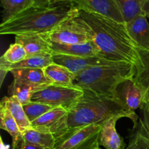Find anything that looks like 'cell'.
I'll use <instances>...</instances> for the list:
<instances>
[{
  "label": "cell",
  "instance_id": "16",
  "mask_svg": "<svg viewBox=\"0 0 149 149\" xmlns=\"http://www.w3.org/2000/svg\"><path fill=\"white\" fill-rule=\"evenodd\" d=\"M2 6V21H7L22 12L33 7L52 5L47 0H1Z\"/></svg>",
  "mask_w": 149,
  "mask_h": 149
},
{
  "label": "cell",
  "instance_id": "28",
  "mask_svg": "<svg viewBox=\"0 0 149 149\" xmlns=\"http://www.w3.org/2000/svg\"><path fill=\"white\" fill-rule=\"evenodd\" d=\"M125 149H149V138L138 131Z\"/></svg>",
  "mask_w": 149,
  "mask_h": 149
},
{
  "label": "cell",
  "instance_id": "35",
  "mask_svg": "<svg viewBox=\"0 0 149 149\" xmlns=\"http://www.w3.org/2000/svg\"><path fill=\"white\" fill-rule=\"evenodd\" d=\"M97 149H101V148H100V146H99V147H98V148H97Z\"/></svg>",
  "mask_w": 149,
  "mask_h": 149
},
{
  "label": "cell",
  "instance_id": "23",
  "mask_svg": "<svg viewBox=\"0 0 149 149\" xmlns=\"http://www.w3.org/2000/svg\"><path fill=\"white\" fill-rule=\"evenodd\" d=\"M1 101L5 104L7 109L11 113L12 116L17 122L20 132L23 133L27 130L31 128V123L29 122L23 110V105L18 99L15 96L4 97Z\"/></svg>",
  "mask_w": 149,
  "mask_h": 149
},
{
  "label": "cell",
  "instance_id": "33",
  "mask_svg": "<svg viewBox=\"0 0 149 149\" xmlns=\"http://www.w3.org/2000/svg\"><path fill=\"white\" fill-rule=\"evenodd\" d=\"M1 149H10V146L7 145H4V143H3L2 141H1Z\"/></svg>",
  "mask_w": 149,
  "mask_h": 149
},
{
  "label": "cell",
  "instance_id": "21",
  "mask_svg": "<svg viewBox=\"0 0 149 149\" xmlns=\"http://www.w3.org/2000/svg\"><path fill=\"white\" fill-rule=\"evenodd\" d=\"M44 71L51 84L64 87H74V74L65 67L53 63L44 68Z\"/></svg>",
  "mask_w": 149,
  "mask_h": 149
},
{
  "label": "cell",
  "instance_id": "6",
  "mask_svg": "<svg viewBox=\"0 0 149 149\" xmlns=\"http://www.w3.org/2000/svg\"><path fill=\"white\" fill-rule=\"evenodd\" d=\"M102 124H92L69 129L57 138L53 149H93L100 146Z\"/></svg>",
  "mask_w": 149,
  "mask_h": 149
},
{
  "label": "cell",
  "instance_id": "14",
  "mask_svg": "<svg viewBox=\"0 0 149 149\" xmlns=\"http://www.w3.org/2000/svg\"><path fill=\"white\" fill-rule=\"evenodd\" d=\"M122 118H125V116L116 115L102 123L99 135L100 146L106 149H125L123 138H121L116 129V122Z\"/></svg>",
  "mask_w": 149,
  "mask_h": 149
},
{
  "label": "cell",
  "instance_id": "4",
  "mask_svg": "<svg viewBox=\"0 0 149 149\" xmlns=\"http://www.w3.org/2000/svg\"><path fill=\"white\" fill-rule=\"evenodd\" d=\"M134 71V64L130 63L112 62L95 65L74 75L73 85L113 98L116 86L122 80L133 77Z\"/></svg>",
  "mask_w": 149,
  "mask_h": 149
},
{
  "label": "cell",
  "instance_id": "22",
  "mask_svg": "<svg viewBox=\"0 0 149 149\" xmlns=\"http://www.w3.org/2000/svg\"><path fill=\"white\" fill-rule=\"evenodd\" d=\"M49 84H33L13 81L9 87L10 96L17 97L23 106L30 103L35 93L45 88Z\"/></svg>",
  "mask_w": 149,
  "mask_h": 149
},
{
  "label": "cell",
  "instance_id": "29",
  "mask_svg": "<svg viewBox=\"0 0 149 149\" xmlns=\"http://www.w3.org/2000/svg\"><path fill=\"white\" fill-rule=\"evenodd\" d=\"M143 119L140 120L139 132L149 138V104H143L142 107Z\"/></svg>",
  "mask_w": 149,
  "mask_h": 149
},
{
  "label": "cell",
  "instance_id": "10",
  "mask_svg": "<svg viewBox=\"0 0 149 149\" xmlns=\"http://www.w3.org/2000/svg\"><path fill=\"white\" fill-rule=\"evenodd\" d=\"M71 2L78 10L95 13L119 23H125L114 0H71Z\"/></svg>",
  "mask_w": 149,
  "mask_h": 149
},
{
  "label": "cell",
  "instance_id": "24",
  "mask_svg": "<svg viewBox=\"0 0 149 149\" xmlns=\"http://www.w3.org/2000/svg\"><path fill=\"white\" fill-rule=\"evenodd\" d=\"M22 134L23 141L26 143L49 149H53L55 146L56 140L54 135L49 132H42L30 128Z\"/></svg>",
  "mask_w": 149,
  "mask_h": 149
},
{
  "label": "cell",
  "instance_id": "13",
  "mask_svg": "<svg viewBox=\"0 0 149 149\" xmlns=\"http://www.w3.org/2000/svg\"><path fill=\"white\" fill-rule=\"evenodd\" d=\"M138 60L134 64L133 79L144 95L143 104H149V51L137 47Z\"/></svg>",
  "mask_w": 149,
  "mask_h": 149
},
{
  "label": "cell",
  "instance_id": "20",
  "mask_svg": "<svg viewBox=\"0 0 149 149\" xmlns=\"http://www.w3.org/2000/svg\"><path fill=\"white\" fill-rule=\"evenodd\" d=\"M15 81L33 84H52L41 68H15L10 71Z\"/></svg>",
  "mask_w": 149,
  "mask_h": 149
},
{
  "label": "cell",
  "instance_id": "2",
  "mask_svg": "<svg viewBox=\"0 0 149 149\" xmlns=\"http://www.w3.org/2000/svg\"><path fill=\"white\" fill-rule=\"evenodd\" d=\"M79 10L71 1L29 8L0 25L2 35H43L49 33Z\"/></svg>",
  "mask_w": 149,
  "mask_h": 149
},
{
  "label": "cell",
  "instance_id": "7",
  "mask_svg": "<svg viewBox=\"0 0 149 149\" xmlns=\"http://www.w3.org/2000/svg\"><path fill=\"white\" fill-rule=\"evenodd\" d=\"M84 93V90L75 87L49 84L33 95L31 102L44 103L52 108L63 107L67 110Z\"/></svg>",
  "mask_w": 149,
  "mask_h": 149
},
{
  "label": "cell",
  "instance_id": "11",
  "mask_svg": "<svg viewBox=\"0 0 149 149\" xmlns=\"http://www.w3.org/2000/svg\"><path fill=\"white\" fill-rule=\"evenodd\" d=\"M52 55L54 63L65 67L74 75L90 67L112 63L100 57H79L61 54Z\"/></svg>",
  "mask_w": 149,
  "mask_h": 149
},
{
  "label": "cell",
  "instance_id": "12",
  "mask_svg": "<svg viewBox=\"0 0 149 149\" xmlns=\"http://www.w3.org/2000/svg\"><path fill=\"white\" fill-rule=\"evenodd\" d=\"M47 41L50 45L52 55L61 54L79 57H100L99 49L93 41L79 44H63Z\"/></svg>",
  "mask_w": 149,
  "mask_h": 149
},
{
  "label": "cell",
  "instance_id": "31",
  "mask_svg": "<svg viewBox=\"0 0 149 149\" xmlns=\"http://www.w3.org/2000/svg\"><path fill=\"white\" fill-rule=\"evenodd\" d=\"M143 13H144L149 21V0H147L143 7Z\"/></svg>",
  "mask_w": 149,
  "mask_h": 149
},
{
  "label": "cell",
  "instance_id": "25",
  "mask_svg": "<svg viewBox=\"0 0 149 149\" xmlns=\"http://www.w3.org/2000/svg\"><path fill=\"white\" fill-rule=\"evenodd\" d=\"M123 16L125 23H128L142 14L143 7L147 0H114Z\"/></svg>",
  "mask_w": 149,
  "mask_h": 149
},
{
  "label": "cell",
  "instance_id": "26",
  "mask_svg": "<svg viewBox=\"0 0 149 149\" xmlns=\"http://www.w3.org/2000/svg\"><path fill=\"white\" fill-rule=\"evenodd\" d=\"M27 57V53L24 48L19 44L15 42L10 45L4 55L1 56L0 63L13 65L23 61Z\"/></svg>",
  "mask_w": 149,
  "mask_h": 149
},
{
  "label": "cell",
  "instance_id": "15",
  "mask_svg": "<svg viewBox=\"0 0 149 149\" xmlns=\"http://www.w3.org/2000/svg\"><path fill=\"white\" fill-rule=\"evenodd\" d=\"M125 25L130 36L137 47L149 51V21L144 13Z\"/></svg>",
  "mask_w": 149,
  "mask_h": 149
},
{
  "label": "cell",
  "instance_id": "30",
  "mask_svg": "<svg viewBox=\"0 0 149 149\" xmlns=\"http://www.w3.org/2000/svg\"><path fill=\"white\" fill-rule=\"evenodd\" d=\"M16 149H49V148H42V147L30 145V144L26 143L24 141H22L21 142H20V143L18 145V146L16 148Z\"/></svg>",
  "mask_w": 149,
  "mask_h": 149
},
{
  "label": "cell",
  "instance_id": "34",
  "mask_svg": "<svg viewBox=\"0 0 149 149\" xmlns=\"http://www.w3.org/2000/svg\"><path fill=\"white\" fill-rule=\"evenodd\" d=\"M99 146H97V147H96V148H93V149H97V148H98Z\"/></svg>",
  "mask_w": 149,
  "mask_h": 149
},
{
  "label": "cell",
  "instance_id": "27",
  "mask_svg": "<svg viewBox=\"0 0 149 149\" xmlns=\"http://www.w3.org/2000/svg\"><path fill=\"white\" fill-rule=\"evenodd\" d=\"M23 107L26 116L31 123L53 109L48 105L31 101L23 106Z\"/></svg>",
  "mask_w": 149,
  "mask_h": 149
},
{
  "label": "cell",
  "instance_id": "17",
  "mask_svg": "<svg viewBox=\"0 0 149 149\" xmlns=\"http://www.w3.org/2000/svg\"><path fill=\"white\" fill-rule=\"evenodd\" d=\"M15 43L24 48L27 56L44 52L52 53L49 42L42 35H17L15 36Z\"/></svg>",
  "mask_w": 149,
  "mask_h": 149
},
{
  "label": "cell",
  "instance_id": "8",
  "mask_svg": "<svg viewBox=\"0 0 149 149\" xmlns=\"http://www.w3.org/2000/svg\"><path fill=\"white\" fill-rule=\"evenodd\" d=\"M68 111L65 108H53L32 122L31 128L52 134L56 140L68 130Z\"/></svg>",
  "mask_w": 149,
  "mask_h": 149
},
{
  "label": "cell",
  "instance_id": "18",
  "mask_svg": "<svg viewBox=\"0 0 149 149\" xmlns=\"http://www.w3.org/2000/svg\"><path fill=\"white\" fill-rule=\"evenodd\" d=\"M53 63V55L52 53L44 52L36 55H29L23 61L13 64L6 65L0 63V69L6 72H10V70L15 68H41L44 69L48 65Z\"/></svg>",
  "mask_w": 149,
  "mask_h": 149
},
{
  "label": "cell",
  "instance_id": "19",
  "mask_svg": "<svg viewBox=\"0 0 149 149\" xmlns=\"http://www.w3.org/2000/svg\"><path fill=\"white\" fill-rule=\"evenodd\" d=\"M0 118L1 130L7 131L13 139V148L16 149L23 141V134L20 132L17 122L2 101L0 103Z\"/></svg>",
  "mask_w": 149,
  "mask_h": 149
},
{
  "label": "cell",
  "instance_id": "32",
  "mask_svg": "<svg viewBox=\"0 0 149 149\" xmlns=\"http://www.w3.org/2000/svg\"><path fill=\"white\" fill-rule=\"evenodd\" d=\"M49 4H60V3H64L68 2V1H71V0H47Z\"/></svg>",
  "mask_w": 149,
  "mask_h": 149
},
{
  "label": "cell",
  "instance_id": "1",
  "mask_svg": "<svg viewBox=\"0 0 149 149\" xmlns=\"http://www.w3.org/2000/svg\"><path fill=\"white\" fill-rule=\"evenodd\" d=\"M78 17L93 30V42L102 58L114 63H136L137 47L130 36L125 23L83 10H79Z\"/></svg>",
  "mask_w": 149,
  "mask_h": 149
},
{
  "label": "cell",
  "instance_id": "3",
  "mask_svg": "<svg viewBox=\"0 0 149 149\" xmlns=\"http://www.w3.org/2000/svg\"><path fill=\"white\" fill-rule=\"evenodd\" d=\"M68 128L78 127L92 124H102L109 118L122 115L138 125L135 112L126 111L112 97L101 95L90 90H84L82 95L68 109Z\"/></svg>",
  "mask_w": 149,
  "mask_h": 149
},
{
  "label": "cell",
  "instance_id": "5",
  "mask_svg": "<svg viewBox=\"0 0 149 149\" xmlns=\"http://www.w3.org/2000/svg\"><path fill=\"white\" fill-rule=\"evenodd\" d=\"M42 36L47 40L63 44L85 43L94 40V33L78 16L64 20L49 33Z\"/></svg>",
  "mask_w": 149,
  "mask_h": 149
},
{
  "label": "cell",
  "instance_id": "9",
  "mask_svg": "<svg viewBox=\"0 0 149 149\" xmlns=\"http://www.w3.org/2000/svg\"><path fill=\"white\" fill-rule=\"evenodd\" d=\"M113 98L125 110L132 112L142 109L144 103L143 93L135 83L133 77L122 80L116 86Z\"/></svg>",
  "mask_w": 149,
  "mask_h": 149
}]
</instances>
